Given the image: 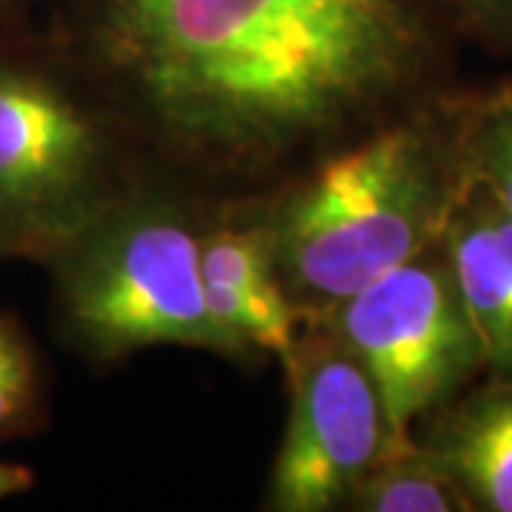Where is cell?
<instances>
[{"mask_svg":"<svg viewBox=\"0 0 512 512\" xmlns=\"http://www.w3.org/2000/svg\"><path fill=\"white\" fill-rule=\"evenodd\" d=\"M200 265L208 313L234 350L262 348L288 362L302 313L276 271L271 225L200 239Z\"/></svg>","mask_w":512,"mask_h":512,"instance_id":"7","label":"cell"},{"mask_svg":"<svg viewBox=\"0 0 512 512\" xmlns=\"http://www.w3.org/2000/svg\"><path fill=\"white\" fill-rule=\"evenodd\" d=\"M32 484H35L32 470L18 467V464H3V461H0V501L9 498V495H18L23 493V490H29Z\"/></svg>","mask_w":512,"mask_h":512,"instance_id":"14","label":"cell"},{"mask_svg":"<svg viewBox=\"0 0 512 512\" xmlns=\"http://www.w3.org/2000/svg\"><path fill=\"white\" fill-rule=\"evenodd\" d=\"M370 512H467V493L427 447L384 456L350 495Z\"/></svg>","mask_w":512,"mask_h":512,"instance_id":"10","label":"cell"},{"mask_svg":"<svg viewBox=\"0 0 512 512\" xmlns=\"http://www.w3.org/2000/svg\"><path fill=\"white\" fill-rule=\"evenodd\" d=\"M453 473L473 510L512 512V373L439 410L424 444Z\"/></svg>","mask_w":512,"mask_h":512,"instance_id":"9","label":"cell"},{"mask_svg":"<svg viewBox=\"0 0 512 512\" xmlns=\"http://www.w3.org/2000/svg\"><path fill=\"white\" fill-rule=\"evenodd\" d=\"M29 387H32V365L26 348L12 336L0 348V427L23 410L29 399Z\"/></svg>","mask_w":512,"mask_h":512,"instance_id":"12","label":"cell"},{"mask_svg":"<svg viewBox=\"0 0 512 512\" xmlns=\"http://www.w3.org/2000/svg\"><path fill=\"white\" fill-rule=\"evenodd\" d=\"M92 123L46 80L0 66V254L72 248L103 217Z\"/></svg>","mask_w":512,"mask_h":512,"instance_id":"5","label":"cell"},{"mask_svg":"<svg viewBox=\"0 0 512 512\" xmlns=\"http://www.w3.org/2000/svg\"><path fill=\"white\" fill-rule=\"evenodd\" d=\"M461 106L421 111L325 163L285 202L274 231L279 279L305 316L345 299L439 242L464 165Z\"/></svg>","mask_w":512,"mask_h":512,"instance_id":"2","label":"cell"},{"mask_svg":"<svg viewBox=\"0 0 512 512\" xmlns=\"http://www.w3.org/2000/svg\"><path fill=\"white\" fill-rule=\"evenodd\" d=\"M72 248L66 311L97 353L151 345L237 353L205 305L200 239L171 208L100 217Z\"/></svg>","mask_w":512,"mask_h":512,"instance_id":"3","label":"cell"},{"mask_svg":"<svg viewBox=\"0 0 512 512\" xmlns=\"http://www.w3.org/2000/svg\"><path fill=\"white\" fill-rule=\"evenodd\" d=\"M97 43L171 143L237 163L348 126L433 57L421 0H100Z\"/></svg>","mask_w":512,"mask_h":512,"instance_id":"1","label":"cell"},{"mask_svg":"<svg viewBox=\"0 0 512 512\" xmlns=\"http://www.w3.org/2000/svg\"><path fill=\"white\" fill-rule=\"evenodd\" d=\"M444 248L481 342L484 367L512 373V217L467 174L444 228Z\"/></svg>","mask_w":512,"mask_h":512,"instance_id":"8","label":"cell"},{"mask_svg":"<svg viewBox=\"0 0 512 512\" xmlns=\"http://www.w3.org/2000/svg\"><path fill=\"white\" fill-rule=\"evenodd\" d=\"M458 143L464 174L512 217V86L461 106Z\"/></svg>","mask_w":512,"mask_h":512,"instance_id":"11","label":"cell"},{"mask_svg":"<svg viewBox=\"0 0 512 512\" xmlns=\"http://www.w3.org/2000/svg\"><path fill=\"white\" fill-rule=\"evenodd\" d=\"M325 319L376 384L396 453L413 450L419 444L413 427L453 402L484 370L444 234Z\"/></svg>","mask_w":512,"mask_h":512,"instance_id":"4","label":"cell"},{"mask_svg":"<svg viewBox=\"0 0 512 512\" xmlns=\"http://www.w3.org/2000/svg\"><path fill=\"white\" fill-rule=\"evenodd\" d=\"M9 339H12V330H9L6 325H3V322H0V348H3V345H6Z\"/></svg>","mask_w":512,"mask_h":512,"instance_id":"15","label":"cell"},{"mask_svg":"<svg viewBox=\"0 0 512 512\" xmlns=\"http://www.w3.org/2000/svg\"><path fill=\"white\" fill-rule=\"evenodd\" d=\"M487 32L512 37V0H456Z\"/></svg>","mask_w":512,"mask_h":512,"instance_id":"13","label":"cell"},{"mask_svg":"<svg viewBox=\"0 0 512 512\" xmlns=\"http://www.w3.org/2000/svg\"><path fill=\"white\" fill-rule=\"evenodd\" d=\"M285 365L291 419L271 478V507L330 510L350 498L384 456L396 453L382 396L336 333L296 342Z\"/></svg>","mask_w":512,"mask_h":512,"instance_id":"6","label":"cell"}]
</instances>
